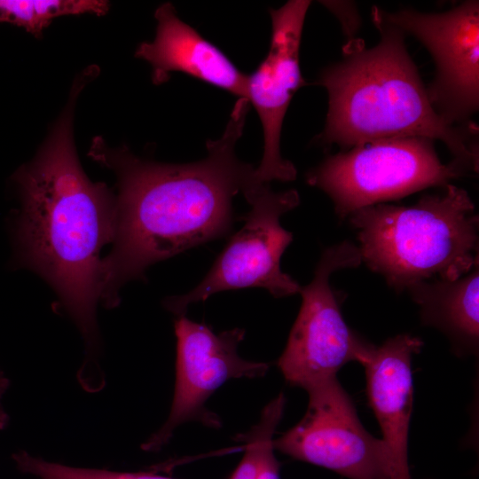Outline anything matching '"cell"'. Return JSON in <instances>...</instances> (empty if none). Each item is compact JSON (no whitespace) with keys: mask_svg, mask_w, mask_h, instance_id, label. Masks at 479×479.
Masks as SVG:
<instances>
[{"mask_svg":"<svg viewBox=\"0 0 479 479\" xmlns=\"http://www.w3.org/2000/svg\"><path fill=\"white\" fill-rule=\"evenodd\" d=\"M362 263L396 292L455 280L478 264L479 217L467 192L449 184L412 206L381 203L350 214Z\"/></svg>","mask_w":479,"mask_h":479,"instance_id":"obj_4","label":"cell"},{"mask_svg":"<svg viewBox=\"0 0 479 479\" xmlns=\"http://www.w3.org/2000/svg\"><path fill=\"white\" fill-rule=\"evenodd\" d=\"M373 8L383 21L414 36L431 54L436 75L427 91L436 113L454 125L472 123L479 106L478 1L442 12Z\"/></svg>","mask_w":479,"mask_h":479,"instance_id":"obj_9","label":"cell"},{"mask_svg":"<svg viewBox=\"0 0 479 479\" xmlns=\"http://www.w3.org/2000/svg\"><path fill=\"white\" fill-rule=\"evenodd\" d=\"M467 173L439 159L435 140L418 136L374 140L330 155L306 174L323 191L336 216L399 200L429 187L444 188Z\"/></svg>","mask_w":479,"mask_h":479,"instance_id":"obj_5","label":"cell"},{"mask_svg":"<svg viewBox=\"0 0 479 479\" xmlns=\"http://www.w3.org/2000/svg\"><path fill=\"white\" fill-rule=\"evenodd\" d=\"M177 338L176 381L167 421L143 444L153 451L163 446L183 423L199 421L211 428L221 425L205 404L224 383L236 378L263 376L270 365L242 358L238 346L245 331L233 328L215 334L205 325L180 316L175 322Z\"/></svg>","mask_w":479,"mask_h":479,"instance_id":"obj_10","label":"cell"},{"mask_svg":"<svg viewBox=\"0 0 479 479\" xmlns=\"http://www.w3.org/2000/svg\"><path fill=\"white\" fill-rule=\"evenodd\" d=\"M84 85L75 82L39 152L12 177L21 200L13 235L15 262L50 284L94 352L100 253L114 240L115 196L86 176L75 151L74 105Z\"/></svg>","mask_w":479,"mask_h":479,"instance_id":"obj_2","label":"cell"},{"mask_svg":"<svg viewBox=\"0 0 479 479\" xmlns=\"http://www.w3.org/2000/svg\"><path fill=\"white\" fill-rule=\"evenodd\" d=\"M405 291L425 326L443 333L455 354L475 355L479 345V265L455 280L429 279Z\"/></svg>","mask_w":479,"mask_h":479,"instance_id":"obj_14","label":"cell"},{"mask_svg":"<svg viewBox=\"0 0 479 479\" xmlns=\"http://www.w3.org/2000/svg\"><path fill=\"white\" fill-rule=\"evenodd\" d=\"M14 460L21 471L36 479H175L147 472L75 467L46 461L26 452L16 454Z\"/></svg>","mask_w":479,"mask_h":479,"instance_id":"obj_17","label":"cell"},{"mask_svg":"<svg viewBox=\"0 0 479 479\" xmlns=\"http://www.w3.org/2000/svg\"><path fill=\"white\" fill-rule=\"evenodd\" d=\"M243 196L251 207L241 217L245 223L204 279L190 292L165 300L166 308L178 317L189 305L221 291L261 287L276 298L300 293L301 286L280 268L281 256L293 240L280 217L300 204L298 192H274L268 184H260Z\"/></svg>","mask_w":479,"mask_h":479,"instance_id":"obj_6","label":"cell"},{"mask_svg":"<svg viewBox=\"0 0 479 479\" xmlns=\"http://www.w3.org/2000/svg\"><path fill=\"white\" fill-rule=\"evenodd\" d=\"M249 106L239 98L222 137L208 140L207 157L191 163L145 160L94 138L89 155L113 170L118 187L113 246L100 265L105 306H117L121 288L152 264L232 231L233 198L262 184L255 168L235 154Z\"/></svg>","mask_w":479,"mask_h":479,"instance_id":"obj_1","label":"cell"},{"mask_svg":"<svg viewBox=\"0 0 479 479\" xmlns=\"http://www.w3.org/2000/svg\"><path fill=\"white\" fill-rule=\"evenodd\" d=\"M306 391L304 416L274 438L275 450L349 479H408L398 471L385 442L364 428L337 378Z\"/></svg>","mask_w":479,"mask_h":479,"instance_id":"obj_8","label":"cell"},{"mask_svg":"<svg viewBox=\"0 0 479 479\" xmlns=\"http://www.w3.org/2000/svg\"><path fill=\"white\" fill-rule=\"evenodd\" d=\"M362 263L359 249L349 240L326 248L313 279L301 287L302 305L278 366L287 382L308 389L333 378L357 361L366 341L349 328L342 304L346 294L331 285L332 275Z\"/></svg>","mask_w":479,"mask_h":479,"instance_id":"obj_7","label":"cell"},{"mask_svg":"<svg viewBox=\"0 0 479 479\" xmlns=\"http://www.w3.org/2000/svg\"><path fill=\"white\" fill-rule=\"evenodd\" d=\"M156 35L153 42L141 43L135 56L152 67V80L161 84L171 72H182L246 98L247 75L216 45L181 20L170 3L161 4L154 12Z\"/></svg>","mask_w":479,"mask_h":479,"instance_id":"obj_13","label":"cell"},{"mask_svg":"<svg viewBox=\"0 0 479 479\" xmlns=\"http://www.w3.org/2000/svg\"><path fill=\"white\" fill-rule=\"evenodd\" d=\"M286 405L280 393L265 405L258 422L239 436L244 443V455L230 479H280L279 464L274 454V434Z\"/></svg>","mask_w":479,"mask_h":479,"instance_id":"obj_15","label":"cell"},{"mask_svg":"<svg viewBox=\"0 0 479 479\" xmlns=\"http://www.w3.org/2000/svg\"><path fill=\"white\" fill-rule=\"evenodd\" d=\"M381 39L367 48L351 38L342 59L320 73L316 84L328 95L326 124L315 140L342 151L367 142L404 136L440 140L467 174L478 172V128L454 125L434 109L404 34L372 9Z\"/></svg>","mask_w":479,"mask_h":479,"instance_id":"obj_3","label":"cell"},{"mask_svg":"<svg viewBox=\"0 0 479 479\" xmlns=\"http://www.w3.org/2000/svg\"><path fill=\"white\" fill-rule=\"evenodd\" d=\"M310 1L291 0L271 9V37L266 57L247 75L246 98L255 106L263 131V153L255 168L262 184L273 180L294 181V165L280 153V135L285 114L296 90L305 85L299 51L306 13Z\"/></svg>","mask_w":479,"mask_h":479,"instance_id":"obj_11","label":"cell"},{"mask_svg":"<svg viewBox=\"0 0 479 479\" xmlns=\"http://www.w3.org/2000/svg\"><path fill=\"white\" fill-rule=\"evenodd\" d=\"M109 11L104 0H0V22L23 27L36 38L60 16L90 13L102 16Z\"/></svg>","mask_w":479,"mask_h":479,"instance_id":"obj_16","label":"cell"},{"mask_svg":"<svg viewBox=\"0 0 479 479\" xmlns=\"http://www.w3.org/2000/svg\"><path fill=\"white\" fill-rule=\"evenodd\" d=\"M7 386H8V380L3 374L2 371H0V428L4 427L7 420L5 412L2 406V402H1L3 395L7 389Z\"/></svg>","mask_w":479,"mask_h":479,"instance_id":"obj_18","label":"cell"},{"mask_svg":"<svg viewBox=\"0 0 479 479\" xmlns=\"http://www.w3.org/2000/svg\"><path fill=\"white\" fill-rule=\"evenodd\" d=\"M422 341L398 334L375 346L366 342L357 362L365 371L366 392L400 474L412 479L407 456L408 433L413 400L412 358L420 352Z\"/></svg>","mask_w":479,"mask_h":479,"instance_id":"obj_12","label":"cell"}]
</instances>
